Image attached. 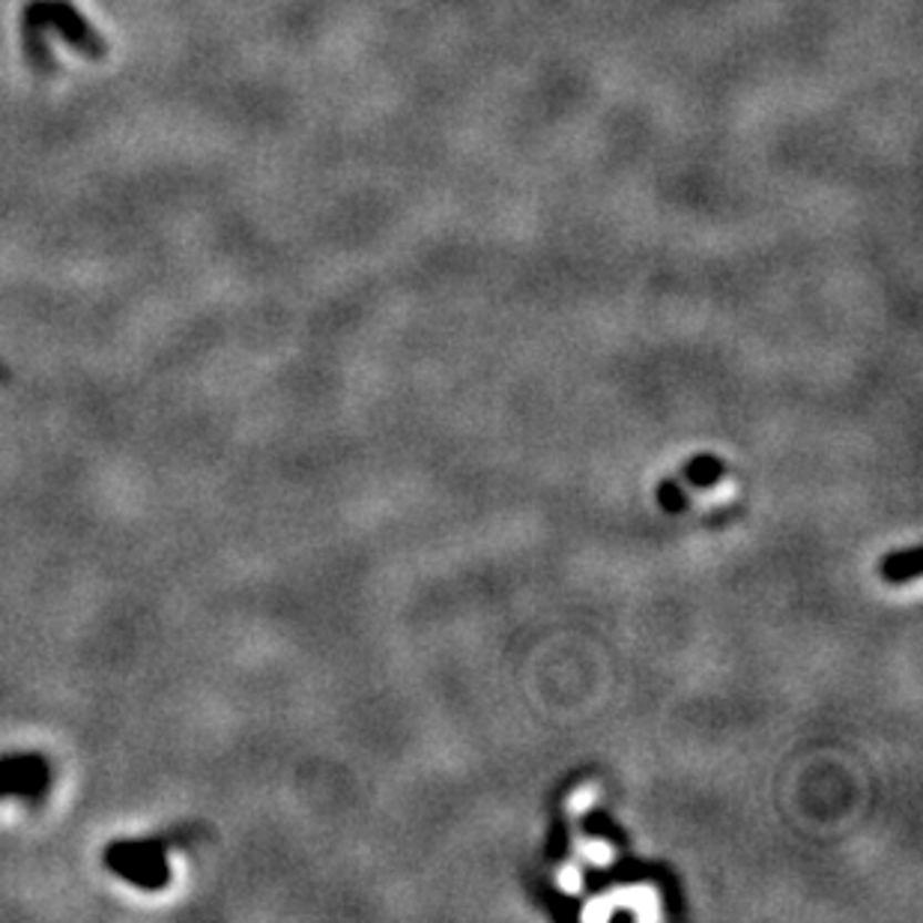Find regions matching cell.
<instances>
[{
    "label": "cell",
    "instance_id": "obj_2",
    "mask_svg": "<svg viewBox=\"0 0 923 923\" xmlns=\"http://www.w3.org/2000/svg\"><path fill=\"white\" fill-rule=\"evenodd\" d=\"M660 914L658 896L652 888H628L616 894L601 896L598 903H592L583 917L586 921H613V917H630V921H655Z\"/></svg>",
    "mask_w": 923,
    "mask_h": 923
},
{
    "label": "cell",
    "instance_id": "obj_1",
    "mask_svg": "<svg viewBox=\"0 0 923 923\" xmlns=\"http://www.w3.org/2000/svg\"><path fill=\"white\" fill-rule=\"evenodd\" d=\"M109 864L141 888H162L167 882L162 843H120L109 849Z\"/></svg>",
    "mask_w": 923,
    "mask_h": 923
},
{
    "label": "cell",
    "instance_id": "obj_4",
    "mask_svg": "<svg viewBox=\"0 0 923 923\" xmlns=\"http://www.w3.org/2000/svg\"><path fill=\"white\" fill-rule=\"evenodd\" d=\"M586 858H589V861H595V864H607L609 849L604 843H592V845H586Z\"/></svg>",
    "mask_w": 923,
    "mask_h": 923
},
{
    "label": "cell",
    "instance_id": "obj_3",
    "mask_svg": "<svg viewBox=\"0 0 923 923\" xmlns=\"http://www.w3.org/2000/svg\"><path fill=\"white\" fill-rule=\"evenodd\" d=\"M45 789V766L33 757L3 759L0 762V796L19 792V796H40Z\"/></svg>",
    "mask_w": 923,
    "mask_h": 923
}]
</instances>
